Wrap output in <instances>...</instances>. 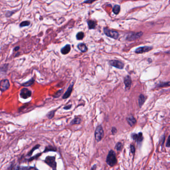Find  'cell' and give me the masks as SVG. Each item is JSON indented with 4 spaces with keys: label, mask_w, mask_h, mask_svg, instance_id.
<instances>
[{
    "label": "cell",
    "mask_w": 170,
    "mask_h": 170,
    "mask_svg": "<svg viewBox=\"0 0 170 170\" xmlns=\"http://www.w3.org/2000/svg\"><path fill=\"white\" fill-rule=\"evenodd\" d=\"M106 164L110 167H114L117 163L116 153L113 150H110L106 159Z\"/></svg>",
    "instance_id": "obj_1"
},
{
    "label": "cell",
    "mask_w": 170,
    "mask_h": 170,
    "mask_svg": "<svg viewBox=\"0 0 170 170\" xmlns=\"http://www.w3.org/2000/svg\"><path fill=\"white\" fill-rule=\"evenodd\" d=\"M94 135L95 140L97 142H99L100 141H101L103 138L104 137V132L101 125H99L97 126L95 131Z\"/></svg>",
    "instance_id": "obj_2"
},
{
    "label": "cell",
    "mask_w": 170,
    "mask_h": 170,
    "mask_svg": "<svg viewBox=\"0 0 170 170\" xmlns=\"http://www.w3.org/2000/svg\"><path fill=\"white\" fill-rule=\"evenodd\" d=\"M131 137L134 141H136L139 146H141L142 143L144 140L143 135L142 132H139V133H132Z\"/></svg>",
    "instance_id": "obj_3"
},
{
    "label": "cell",
    "mask_w": 170,
    "mask_h": 170,
    "mask_svg": "<svg viewBox=\"0 0 170 170\" xmlns=\"http://www.w3.org/2000/svg\"><path fill=\"white\" fill-rule=\"evenodd\" d=\"M104 32L107 36L110 37L111 38H114L115 39H117L119 37V34L117 32L110 30L107 28L104 29Z\"/></svg>",
    "instance_id": "obj_4"
},
{
    "label": "cell",
    "mask_w": 170,
    "mask_h": 170,
    "mask_svg": "<svg viewBox=\"0 0 170 170\" xmlns=\"http://www.w3.org/2000/svg\"><path fill=\"white\" fill-rule=\"evenodd\" d=\"M45 162L51 167L53 170H56V163L55 157L48 156L45 160Z\"/></svg>",
    "instance_id": "obj_5"
},
{
    "label": "cell",
    "mask_w": 170,
    "mask_h": 170,
    "mask_svg": "<svg viewBox=\"0 0 170 170\" xmlns=\"http://www.w3.org/2000/svg\"><path fill=\"white\" fill-rule=\"evenodd\" d=\"M10 87L9 80L7 79H2L0 81V90L2 92H4L9 89Z\"/></svg>",
    "instance_id": "obj_6"
},
{
    "label": "cell",
    "mask_w": 170,
    "mask_h": 170,
    "mask_svg": "<svg viewBox=\"0 0 170 170\" xmlns=\"http://www.w3.org/2000/svg\"><path fill=\"white\" fill-rule=\"evenodd\" d=\"M32 91L26 88H23L20 91V97L23 99H27L31 97L32 95Z\"/></svg>",
    "instance_id": "obj_7"
},
{
    "label": "cell",
    "mask_w": 170,
    "mask_h": 170,
    "mask_svg": "<svg viewBox=\"0 0 170 170\" xmlns=\"http://www.w3.org/2000/svg\"><path fill=\"white\" fill-rule=\"evenodd\" d=\"M109 63L110 65L114 66L115 67H116L117 68L120 69H123L124 66V63L120 61H117V60H111V61H109Z\"/></svg>",
    "instance_id": "obj_8"
},
{
    "label": "cell",
    "mask_w": 170,
    "mask_h": 170,
    "mask_svg": "<svg viewBox=\"0 0 170 170\" xmlns=\"http://www.w3.org/2000/svg\"><path fill=\"white\" fill-rule=\"evenodd\" d=\"M142 35H143V33L142 32H139L137 33H132L130 34L128 36L126 39L128 40H134L139 38V37L142 36Z\"/></svg>",
    "instance_id": "obj_9"
},
{
    "label": "cell",
    "mask_w": 170,
    "mask_h": 170,
    "mask_svg": "<svg viewBox=\"0 0 170 170\" xmlns=\"http://www.w3.org/2000/svg\"><path fill=\"white\" fill-rule=\"evenodd\" d=\"M152 48H153L151 47H147V46L140 47L135 50V52L136 53H143L151 50Z\"/></svg>",
    "instance_id": "obj_10"
},
{
    "label": "cell",
    "mask_w": 170,
    "mask_h": 170,
    "mask_svg": "<svg viewBox=\"0 0 170 170\" xmlns=\"http://www.w3.org/2000/svg\"><path fill=\"white\" fill-rule=\"evenodd\" d=\"M126 120L127 121L128 124L129 125L130 127H134L136 123H137V120L135 119V118L132 115H130L126 118Z\"/></svg>",
    "instance_id": "obj_11"
},
{
    "label": "cell",
    "mask_w": 170,
    "mask_h": 170,
    "mask_svg": "<svg viewBox=\"0 0 170 170\" xmlns=\"http://www.w3.org/2000/svg\"><path fill=\"white\" fill-rule=\"evenodd\" d=\"M73 84L70 85L69 86V87L68 88L67 90H66V92L63 94V96H62V98L63 99H66L68 98V97L70 96V94L73 91Z\"/></svg>",
    "instance_id": "obj_12"
},
{
    "label": "cell",
    "mask_w": 170,
    "mask_h": 170,
    "mask_svg": "<svg viewBox=\"0 0 170 170\" xmlns=\"http://www.w3.org/2000/svg\"><path fill=\"white\" fill-rule=\"evenodd\" d=\"M71 49V47L69 45H66L61 49V53L62 54H66L68 53Z\"/></svg>",
    "instance_id": "obj_13"
},
{
    "label": "cell",
    "mask_w": 170,
    "mask_h": 170,
    "mask_svg": "<svg viewBox=\"0 0 170 170\" xmlns=\"http://www.w3.org/2000/svg\"><path fill=\"white\" fill-rule=\"evenodd\" d=\"M132 81L130 76L128 75L124 78V83L126 86V88H129L131 85Z\"/></svg>",
    "instance_id": "obj_14"
},
{
    "label": "cell",
    "mask_w": 170,
    "mask_h": 170,
    "mask_svg": "<svg viewBox=\"0 0 170 170\" xmlns=\"http://www.w3.org/2000/svg\"><path fill=\"white\" fill-rule=\"evenodd\" d=\"M146 100V97L143 94H141L138 98V104L139 107L141 108L144 104Z\"/></svg>",
    "instance_id": "obj_15"
},
{
    "label": "cell",
    "mask_w": 170,
    "mask_h": 170,
    "mask_svg": "<svg viewBox=\"0 0 170 170\" xmlns=\"http://www.w3.org/2000/svg\"><path fill=\"white\" fill-rule=\"evenodd\" d=\"M9 64L6 63L3 65L2 66L0 67V73L1 74H5L7 73L9 67Z\"/></svg>",
    "instance_id": "obj_16"
},
{
    "label": "cell",
    "mask_w": 170,
    "mask_h": 170,
    "mask_svg": "<svg viewBox=\"0 0 170 170\" xmlns=\"http://www.w3.org/2000/svg\"><path fill=\"white\" fill-rule=\"evenodd\" d=\"M82 122V119L78 117H75L73 120L70 122V124L71 125H79L81 124Z\"/></svg>",
    "instance_id": "obj_17"
},
{
    "label": "cell",
    "mask_w": 170,
    "mask_h": 170,
    "mask_svg": "<svg viewBox=\"0 0 170 170\" xmlns=\"http://www.w3.org/2000/svg\"><path fill=\"white\" fill-rule=\"evenodd\" d=\"M77 48L82 52H85L87 51V48L85 44L81 43L78 45Z\"/></svg>",
    "instance_id": "obj_18"
},
{
    "label": "cell",
    "mask_w": 170,
    "mask_h": 170,
    "mask_svg": "<svg viewBox=\"0 0 170 170\" xmlns=\"http://www.w3.org/2000/svg\"><path fill=\"white\" fill-rule=\"evenodd\" d=\"M34 82H35V80H34V78H32L29 81L21 84V85L23 86H24V87H29V86H30L33 85L34 84Z\"/></svg>",
    "instance_id": "obj_19"
},
{
    "label": "cell",
    "mask_w": 170,
    "mask_h": 170,
    "mask_svg": "<svg viewBox=\"0 0 170 170\" xmlns=\"http://www.w3.org/2000/svg\"><path fill=\"white\" fill-rule=\"evenodd\" d=\"M87 24H88V27L90 30L94 29L96 27V24L94 21H91V20L88 21Z\"/></svg>",
    "instance_id": "obj_20"
},
{
    "label": "cell",
    "mask_w": 170,
    "mask_h": 170,
    "mask_svg": "<svg viewBox=\"0 0 170 170\" xmlns=\"http://www.w3.org/2000/svg\"><path fill=\"white\" fill-rule=\"evenodd\" d=\"M120 11V6L119 5H115L113 8V12L115 15H118Z\"/></svg>",
    "instance_id": "obj_21"
},
{
    "label": "cell",
    "mask_w": 170,
    "mask_h": 170,
    "mask_svg": "<svg viewBox=\"0 0 170 170\" xmlns=\"http://www.w3.org/2000/svg\"><path fill=\"white\" fill-rule=\"evenodd\" d=\"M123 148V146L122 145L121 142H118L116 143L115 148L117 151H121L122 149Z\"/></svg>",
    "instance_id": "obj_22"
},
{
    "label": "cell",
    "mask_w": 170,
    "mask_h": 170,
    "mask_svg": "<svg viewBox=\"0 0 170 170\" xmlns=\"http://www.w3.org/2000/svg\"><path fill=\"white\" fill-rule=\"evenodd\" d=\"M84 36V33L82 32H79L77 34V35L76 36V39L77 40H81L83 38Z\"/></svg>",
    "instance_id": "obj_23"
},
{
    "label": "cell",
    "mask_w": 170,
    "mask_h": 170,
    "mask_svg": "<svg viewBox=\"0 0 170 170\" xmlns=\"http://www.w3.org/2000/svg\"><path fill=\"white\" fill-rule=\"evenodd\" d=\"M31 24V22L29 21H23L20 24V26L21 27H23L24 26H29Z\"/></svg>",
    "instance_id": "obj_24"
},
{
    "label": "cell",
    "mask_w": 170,
    "mask_h": 170,
    "mask_svg": "<svg viewBox=\"0 0 170 170\" xmlns=\"http://www.w3.org/2000/svg\"><path fill=\"white\" fill-rule=\"evenodd\" d=\"M170 82H161L159 85V87H168L170 86Z\"/></svg>",
    "instance_id": "obj_25"
},
{
    "label": "cell",
    "mask_w": 170,
    "mask_h": 170,
    "mask_svg": "<svg viewBox=\"0 0 170 170\" xmlns=\"http://www.w3.org/2000/svg\"><path fill=\"white\" fill-rule=\"evenodd\" d=\"M54 113H55V111H51L49 112V113L47 114V117H48V118H49V119H51L54 117Z\"/></svg>",
    "instance_id": "obj_26"
},
{
    "label": "cell",
    "mask_w": 170,
    "mask_h": 170,
    "mask_svg": "<svg viewBox=\"0 0 170 170\" xmlns=\"http://www.w3.org/2000/svg\"><path fill=\"white\" fill-rule=\"evenodd\" d=\"M16 11H17L16 10L13 11H8L6 13V16L7 17H10L11 16H12L13 13H15Z\"/></svg>",
    "instance_id": "obj_27"
},
{
    "label": "cell",
    "mask_w": 170,
    "mask_h": 170,
    "mask_svg": "<svg viewBox=\"0 0 170 170\" xmlns=\"http://www.w3.org/2000/svg\"><path fill=\"white\" fill-rule=\"evenodd\" d=\"M130 151H131V153L133 154V155H135V152H136L135 147L133 144H131L130 146Z\"/></svg>",
    "instance_id": "obj_28"
},
{
    "label": "cell",
    "mask_w": 170,
    "mask_h": 170,
    "mask_svg": "<svg viewBox=\"0 0 170 170\" xmlns=\"http://www.w3.org/2000/svg\"><path fill=\"white\" fill-rule=\"evenodd\" d=\"M46 151H56V150L55 148H54L53 147H51V146H49L48 147H47L46 149Z\"/></svg>",
    "instance_id": "obj_29"
},
{
    "label": "cell",
    "mask_w": 170,
    "mask_h": 170,
    "mask_svg": "<svg viewBox=\"0 0 170 170\" xmlns=\"http://www.w3.org/2000/svg\"><path fill=\"white\" fill-rule=\"evenodd\" d=\"M111 132L113 135H115L117 133V129L116 127H113L112 128V130H111Z\"/></svg>",
    "instance_id": "obj_30"
},
{
    "label": "cell",
    "mask_w": 170,
    "mask_h": 170,
    "mask_svg": "<svg viewBox=\"0 0 170 170\" xmlns=\"http://www.w3.org/2000/svg\"><path fill=\"white\" fill-rule=\"evenodd\" d=\"M170 135H169L168 137V139H167V143H166V147H168V148H169L170 146Z\"/></svg>",
    "instance_id": "obj_31"
},
{
    "label": "cell",
    "mask_w": 170,
    "mask_h": 170,
    "mask_svg": "<svg viewBox=\"0 0 170 170\" xmlns=\"http://www.w3.org/2000/svg\"><path fill=\"white\" fill-rule=\"evenodd\" d=\"M62 90H60L59 91H58L56 93V94L54 96V97H59L60 95H61V93H62Z\"/></svg>",
    "instance_id": "obj_32"
},
{
    "label": "cell",
    "mask_w": 170,
    "mask_h": 170,
    "mask_svg": "<svg viewBox=\"0 0 170 170\" xmlns=\"http://www.w3.org/2000/svg\"><path fill=\"white\" fill-rule=\"evenodd\" d=\"M19 168L18 166H12V168L10 169V170H19Z\"/></svg>",
    "instance_id": "obj_33"
},
{
    "label": "cell",
    "mask_w": 170,
    "mask_h": 170,
    "mask_svg": "<svg viewBox=\"0 0 170 170\" xmlns=\"http://www.w3.org/2000/svg\"><path fill=\"white\" fill-rule=\"evenodd\" d=\"M72 105L70 104V105H67V106H65L63 108H64V109L69 110L72 108Z\"/></svg>",
    "instance_id": "obj_34"
},
{
    "label": "cell",
    "mask_w": 170,
    "mask_h": 170,
    "mask_svg": "<svg viewBox=\"0 0 170 170\" xmlns=\"http://www.w3.org/2000/svg\"><path fill=\"white\" fill-rule=\"evenodd\" d=\"M96 169H97V165L95 164L91 168L90 170H96Z\"/></svg>",
    "instance_id": "obj_35"
},
{
    "label": "cell",
    "mask_w": 170,
    "mask_h": 170,
    "mask_svg": "<svg viewBox=\"0 0 170 170\" xmlns=\"http://www.w3.org/2000/svg\"><path fill=\"white\" fill-rule=\"evenodd\" d=\"M28 169H29V168H27V167H22L19 168V170H28Z\"/></svg>",
    "instance_id": "obj_36"
},
{
    "label": "cell",
    "mask_w": 170,
    "mask_h": 170,
    "mask_svg": "<svg viewBox=\"0 0 170 170\" xmlns=\"http://www.w3.org/2000/svg\"><path fill=\"white\" fill-rule=\"evenodd\" d=\"M93 2H94V1H85V2H84L83 3H86V4L89 3V4H91V3H93Z\"/></svg>",
    "instance_id": "obj_37"
},
{
    "label": "cell",
    "mask_w": 170,
    "mask_h": 170,
    "mask_svg": "<svg viewBox=\"0 0 170 170\" xmlns=\"http://www.w3.org/2000/svg\"><path fill=\"white\" fill-rule=\"evenodd\" d=\"M19 49H20V47H15L13 49V51H18V50H19Z\"/></svg>",
    "instance_id": "obj_38"
},
{
    "label": "cell",
    "mask_w": 170,
    "mask_h": 170,
    "mask_svg": "<svg viewBox=\"0 0 170 170\" xmlns=\"http://www.w3.org/2000/svg\"><path fill=\"white\" fill-rule=\"evenodd\" d=\"M28 170H37V169H36V168H33V167H30V168H29L28 169Z\"/></svg>",
    "instance_id": "obj_39"
}]
</instances>
